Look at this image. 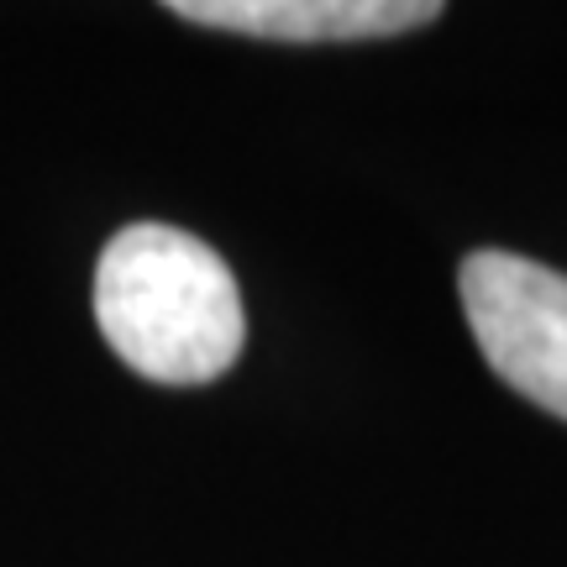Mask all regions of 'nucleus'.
<instances>
[{
	"label": "nucleus",
	"mask_w": 567,
	"mask_h": 567,
	"mask_svg": "<svg viewBox=\"0 0 567 567\" xmlns=\"http://www.w3.org/2000/svg\"><path fill=\"white\" fill-rule=\"evenodd\" d=\"M457 295L488 368L530 405L567 421V274L505 247H478L457 268Z\"/></svg>",
	"instance_id": "nucleus-2"
},
{
	"label": "nucleus",
	"mask_w": 567,
	"mask_h": 567,
	"mask_svg": "<svg viewBox=\"0 0 567 567\" xmlns=\"http://www.w3.org/2000/svg\"><path fill=\"white\" fill-rule=\"evenodd\" d=\"M179 21L274 42H363L400 38L442 17L436 0H174Z\"/></svg>",
	"instance_id": "nucleus-3"
},
{
	"label": "nucleus",
	"mask_w": 567,
	"mask_h": 567,
	"mask_svg": "<svg viewBox=\"0 0 567 567\" xmlns=\"http://www.w3.org/2000/svg\"><path fill=\"white\" fill-rule=\"evenodd\" d=\"M95 321L132 373L174 389L221 379L247 342V310L226 258L163 221L122 226L105 243Z\"/></svg>",
	"instance_id": "nucleus-1"
}]
</instances>
